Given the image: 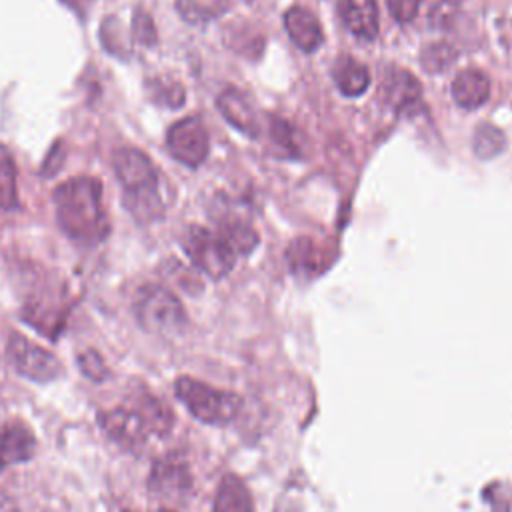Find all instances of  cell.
<instances>
[{"label": "cell", "instance_id": "cell-26", "mask_svg": "<svg viewBox=\"0 0 512 512\" xmlns=\"http://www.w3.org/2000/svg\"><path fill=\"white\" fill-rule=\"evenodd\" d=\"M76 364H78V370L82 372V376L94 384H100L110 376V370L98 350L88 348V350L80 352L76 356Z\"/></svg>", "mask_w": 512, "mask_h": 512}, {"label": "cell", "instance_id": "cell-9", "mask_svg": "<svg viewBox=\"0 0 512 512\" xmlns=\"http://www.w3.org/2000/svg\"><path fill=\"white\" fill-rule=\"evenodd\" d=\"M148 490L160 498L182 500L192 490V472L186 458L170 452L152 464L148 476Z\"/></svg>", "mask_w": 512, "mask_h": 512}, {"label": "cell", "instance_id": "cell-21", "mask_svg": "<svg viewBox=\"0 0 512 512\" xmlns=\"http://www.w3.org/2000/svg\"><path fill=\"white\" fill-rule=\"evenodd\" d=\"M504 146H506V136L494 124H480L474 130L472 148L478 158H482V160L496 158L504 150Z\"/></svg>", "mask_w": 512, "mask_h": 512}, {"label": "cell", "instance_id": "cell-18", "mask_svg": "<svg viewBox=\"0 0 512 512\" xmlns=\"http://www.w3.org/2000/svg\"><path fill=\"white\" fill-rule=\"evenodd\" d=\"M332 80L344 96H360L370 86V72L356 58L340 56L332 64Z\"/></svg>", "mask_w": 512, "mask_h": 512}, {"label": "cell", "instance_id": "cell-19", "mask_svg": "<svg viewBox=\"0 0 512 512\" xmlns=\"http://www.w3.org/2000/svg\"><path fill=\"white\" fill-rule=\"evenodd\" d=\"M218 234L234 250V254H248L258 244V234L254 228L240 218H218Z\"/></svg>", "mask_w": 512, "mask_h": 512}, {"label": "cell", "instance_id": "cell-27", "mask_svg": "<svg viewBox=\"0 0 512 512\" xmlns=\"http://www.w3.org/2000/svg\"><path fill=\"white\" fill-rule=\"evenodd\" d=\"M458 8H460V0H440L430 12V24L440 30L450 28L452 22L456 20Z\"/></svg>", "mask_w": 512, "mask_h": 512}, {"label": "cell", "instance_id": "cell-5", "mask_svg": "<svg viewBox=\"0 0 512 512\" xmlns=\"http://www.w3.org/2000/svg\"><path fill=\"white\" fill-rule=\"evenodd\" d=\"M134 316L142 330L172 336L184 330L188 318L178 296L162 284H144L134 296Z\"/></svg>", "mask_w": 512, "mask_h": 512}, {"label": "cell", "instance_id": "cell-30", "mask_svg": "<svg viewBox=\"0 0 512 512\" xmlns=\"http://www.w3.org/2000/svg\"><path fill=\"white\" fill-rule=\"evenodd\" d=\"M62 158H64V152L62 150H58V144L48 152V158H46V162H44V174H54L56 170H58V166H60V162H62Z\"/></svg>", "mask_w": 512, "mask_h": 512}, {"label": "cell", "instance_id": "cell-1", "mask_svg": "<svg viewBox=\"0 0 512 512\" xmlns=\"http://www.w3.org/2000/svg\"><path fill=\"white\" fill-rule=\"evenodd\" d=\"M96 424L104 436L126 452H138L150 436H166L174 426V414L160 398L138 390L120 406L100 410Z\"/></svg>", "mask_w": 512, "mask_h": 512}, {"label": "cell", "instance_id": "cell-7", "mask_svg": "<svg viewBox=\"0 0 512 512\" xmlns=\"http://www.w3.org/2000/svg\"><path fill=\"white\" fill-rule=\"evenodd\" d=\"M6 356L18 376L36 384L54 382L64 372L60 360L52 352L18 332H12L8 336Z\"/></svg>", "mask_w": 512, "mask_h": 512}, {"label": "cell", "instance_id": "cell-11", "mask_svg": "<svg viewBox=\"0 0 512 512\" xmlns=\"http://www.w3.org/2000/svg\"><path fill=\"white\" fill-rule=\"evenodd\" d=\"M286 258L290 264V270L296 276L302 278H314L318 274H322L328 266H330V256H328V248L318 244L316 240H312L310 236H300L296 238L288 250H286Z\"/></svg>", "mask_w": 512, "mask_h": 512}, {"label": "cell", "instance_id": "cell-8", "mask_svg": "<svg viewBox=\"0 0 512 512\" xmlns=\"http://www.w3.org/2000/svg\"><path fill=\"white\" fill-rule=\"evenodd\" d=\"M166 146L174 160L188 168H198L210 150L206 126L196 116L182 118L168 128Z\"/></svg>", "mask_w": 512, "mask_h": 512}, {"label": "cell", "instance_id": "cell-14", "mask_svg": "<svg viewBox=\"0 0 512 512\" xmlns=\"http://www.w3.org/2000/svg\"><path fill=\"white\" fill-rule=\"evenodd\" d=\"M382 92L386 102L396 112H412L422 102V90L418 80L406 70H390L384 78Z\"/></svg>", "mask_w": 512, "mask_h": 512}, {"label": "cell", "instance_id": "cell-32", "mask_svg": "<svg viewBox=\"0 0 512 512\" xmlns=\"http://www.w3.org/2000/svg\"><path fill=\"white\" fill-rule=\"evenodd\" d=\"M122 512H132V510H122Z\"/></svg>", "mask_w": 512, "mask_h": 512}, {"label": "cell", "instance_id": "cell-3", "mask_svg": "<svg viewBox=\"0 0 512 512\" xmlns=\"http://www.w3.org/2000/svg\"><path fill=\"white\" fill-rule=\"evenodd\" d=\"M114 172L124 190V206L140 222L150 224L164 214L160 180L154 162L138 148H120L114 158Z\"/></svg>", "mask_w": 512, "mask_h": 512}, {"label": "cell", "instance_id": "cell-24", "mask_svg": "<svg viewBox=\"0 0 512 512\" xmlns=\"http://www.w3.org/2000/svg\"><path fill=\"white\" fill-rule=\"evenodd\" d=\"M456 60V50L446 44V42H434V44H428L424 50H422V66L430 72V74H438L446 68L452 66V62Z\"/></svg>", "mask_w": 512, "mask_h": 512}, {"label": "cell", "instance_id": "cell-4", "mask_svg": "<svg viewBox=\"0 0 512 512\" xmlns=\"http://www.w3.org/2000/svg\"><path fill=\"white\" fill-rule=\"evenodd\" d=\"M174 394L198 422L208 426L230 424L242 408L238 394L214 388L192 376H178L174 380Z\"/></svg>", "mask_w": 512, "mask_h": 512}, {"label": "cell", "instance_id": "cell-31", "mask_svg": "<svg viewBox=\"0 0 512 512\" xmlns=\"http://www.w3.org/2000/svg\"><path fill=\"white\" fill-rule=\"evenodd\" d=\"M158 512H174V510H168V508H160Z\"/></svg>", "mask_w": 512, "mask_h": 512}, {"label": "cell", "instance_id": "cell-16", "mask_svg": "<svg viewBox=\"0 0 512 512\" xmlns=\"http://www.w3.org/2000/svg\"><path fill=\"white\" fill-rule=\"evenodd\" d=\"M490 96V80L478 68L462 70L452 82V98L460 108H480Z\"/></svg>", "mask_w": 512, "mask_h": 512}, {"label": "cell", "instance_id": "cell-20", "mask_svg": "<svg viewBox=\"0 0 512 512\" xmlns=\"http://www.w3.org/2000/svg\"><path fill=\"white\" fill-rule=\"evenodd\" d=\"M18 206L16 164L6 146L0 144V210H14Z\"/></svg>", "mask_w": 512, "mask_h": 512}, {"label": "cell", "instance_id": "cell-28", "mask_svg": "<svg viewBox=\"0 0 512 512\" xmlns=\"http://www.w3.org/2000/svg\"><path fill=\"white\" fill-rule=\"evenodd\" d=\"M134 38L140 42V44H146V46H152L156 42V28H154V22L152 18L148 16V12L144 10H138L136 16H134Z\"/></svg>", "mask_w": 512, "mask_h": 512}, {"label": "cell", "instance_id": "cell-25", "mask_svg": "<svg viewBox=\"0 0 512 512\" xmlns=\"http://www.w3.org/2000/svg\"><path fill=\"white\" fill-rule=\"evenodd\" d=\"M148 90L156 102H160L162 106H170V108H180L186 98L182 84H178L174 80H164V78L150 80Z\"/></svg>", "mask_w": 512, "mask_h": 512}, {"label": "cell", "instance_id": "cell-22", "mask_svg": "<svg viewBox=\"0 0 512 512\" xmlns=\"http://www.w3.org/2000/svg\"><path fill=\"white\" fill-rule=\"evenodd\" d=\"M176 8L186 22L198 24L218 18L226 10V0H176Z\"/></svg>", "mask_w": 512, "mask_h": 512}, {"label": "cell", "instance_id": "cell-6", "mask_svg": "<svg viewBox=\"0 0 512 512\" xmlns=\"http://www.w3.org/2000/svg\"><path fill=\"white\" fill-rule=\"evenodd\" d=\"M182 248L190 262L212 280L224 278L232 270L236 260L234 250L218 232H212L198 224H192L184 230Z\"/></svg>", "mask_w": 512, "mask_h": 512}, {"label": "cell", "instance_id": "cell-23", "mask_svg": "<svg viewBox=\"0 0 512 512\" xmlns=\"http://www.w3.org/2000/svg\"><path fill=\"white\" fill-rule=\"evenodd\" d=\"M270 140L274 142V146L278 148V152L282 156H288V158L300 156L296 130L288 120L278 118V116L270 118Z\"/></svg>", "mask_w": 512, "mask_h": 512}, {"label": "cell", "instance_id": "cell-15", "mask_svg": "<svg viewBox=\"0 0 512 512\" xmlns=\"http://www.w3.org/2000/svg\"><path fill=\"white\" fill-rule=\"evenodd\" d=\"M340 16L346 28L364 40L378 34V4L376 0H338Z\"/></svg>", "mask_w": 512, "mask_h": 512}, {"label": "cell", "instance_id": "cell-29", "mask_svg": "<svg viewBox=\"0 0 512 512\" xmlns=\"http://www.w3.org/2000/svg\"><path fill=\"white\" fill-rule=\"evenodd\" d=\"M386 4H388L390 14L394 16V20L400 24L412 22L420 8V0H386Z\"/></svg>", "mask_w": 512, "mask_h": 512}, {"label": "cell", "instance_id": "cell-13", "mask_svg": "<svg viewBox=\"0 0 512 512\" xmlns=\"http://www.w3.org/2000/svg\"><path fill=\"white\" fill-rule=\"evenodd\" d=\"M284 28L290 40L302 52H316L324 42V34L318 18L302 6H292L284 12Z\"/></svg>", "mask_w": 512, "mask_h": 512}, {"label": "cell", "instance_id": "cell-17", "mask_svg": "<svg viewBox=\"0 0 512 512\" xmlns=\"http://www.w3.org/2000/svg\"><path fill=\"white\" fill-rule=\"evenodd\" d=\"M212 512H254L250 490L236 474H224L212 504Z\"/></svg>", "mask_w": 512, "mask_h": 512}, {"label": "cell", "instance_id": "cell-2", "mask_svg": "<svg viewBox=\"0 0 512 512\" xmlns=\"http://www.w3.org/2000/svg\"><path fill=\"white\" fill-rule=\"evenodd\" d=\"M54 208L60 230L82 246L106 240L110 222L102 202V182L94 176H72L56 186Z\"/></svg>", "mask_w": 512, "mask_h": 512}, {"label": "cell", "instance_id": "cell-10", "mask_svg": "<svg viewBox=\"0 0 512 512\" xmlns=\"http://www.w3.org/2000/svg\"><path fill=\"white\" fill-rule=\"evenodd\" d=\"M36 454V436L22 420H10L0 428V472L14 464L32 460Z\"/></svg>", "mask_w": 512, "mask_h": 512}, {"label": "cell", "instance_id": "cell-12", "mask_svg": "<svg viewBox=\"0 0 512 512\" xmlns=\"http://www.w3.org/2000/svg\"><path fill=\"white\" fill-rule=\"evenodd\" d=\"M216 106L224 120L248 138H258L260 124L250 100L236 88H226L218 94Z\"/></svg>", "mask_w": 512, "mask_h": 512}]
</instances>
